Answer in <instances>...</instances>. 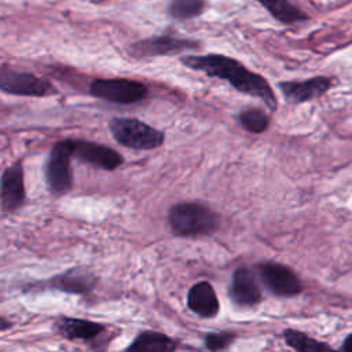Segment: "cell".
Returning <instances> with one entry per match:
<instances>
[{"label": "cell", "mask_w": 352, "mask_h": 352, "mask_svg": "<svg viewBox=\"0 0 352 352\" xmlns=\"http://www.w3.org/2000/svg\"><path fill=\"white\" fill-rule=\"evenodd\" d=\"M257 270L264 286L279 297H293L302 290L301 280L294 271L280 263H263Z\"/></svg>", "instance_id": "obj_7"}, {"label": "cell", "mask_w": 352, "mask_h": 352, "mask_svg": "<svg viewBox=\"0 0 352 352\" xmlns=\"http://www.w3.org/2000/svg\"><path fill=\"white\" fill-rule=\"evenodd\" d=\"M109 128L121 146L133 150H154L165 142L161 131L138 118H113Z\"/></svg>", "instance_id": "obj_3"}, {"label": "cell", "mask_w": 352, "mask_h": 352, "mask_svg": "<svg viewBox=\"0 0 352 352\" xmlns=\"http://www.w3.org/2000/svg\"><path fill=\"white\" fill-rule=\"evenodd\" d=\"M89 94L107 102L132 104L146 99L148 88L143 82L129 78H96L89 84Z\"/></svg>", "instance_id": "obj_5"}, {"label": "cell", "mask_w": 352, "mask_h": 352, "mask_svg": "<svg viewBox=\"0 0 352 352\" xmlns=\"http://www.w3.org/2000/svg\"><path fill=\"white\" fill-rule=\"evenodd\" d=\"M199 43L172 37V36H157L150 37L146 40H140L133 43L128 52L135 58H150V56H160V55H173L176 52H182L186 50L197 48Z\"/></svg>", "instance_id": "obj_9"}, {"label": "cell", "mask_w": 352, "mask_h": 352, "mask_svg": "<svg viewBox=\"0 0 352 352\" xmlns=\"http://www.w3.org/2000/svg\"><path fill=\"white\" fill-rule=\"evenodd\" d=\"M55 327L58 333H60L65 338L70 341L73 340L89 341L96 338L104 330V327L100 323L80 319V318H60L59 320H56Z\"/></svg>", "instance_id": "obj_14"}, {"label": "cell", "mask_w": 352, "mask_h": 352, "mask_svg": "<svg viewBox=\"0 0 352 352\" xmlns=\"http://www.w3.org/2000/svg\"><path fill=\"white\" fill-rule=\"evenodd\" d=\"M23 166L21 161L7 166L1 175V209L3 212H14L25 202Z\"/></svg>", "instance_id": "obj_10"}, {"label": "cell", "mask_w": 352, "mask_h": 352, "mask_svg": "<svg viewBox=\"0 0 352 352\" xmlns=\"http://www.w3.org/2000/svg\"><path fill=\"white\" fill-rule=\"evenodd\" d=\"M238 121L246 131H249L252 133H261V132L267 131V128L270 125L268 116L257 107H250V109L242 110L238 116Z\"/></svg>", "instance_id": "obj_20"}, {"label": "cell", "mask_w": 352, "mask_h": 352, "mask_svg": "<svg viewBox=\"0 0 352 352\" xmlns=\"http://www.w3.org/2000/svg\"><path fill=\"white\" fill-rule=\"evenodd\" d=\"M175 348V340L166 334L147 330L142 331L125 349V352H173Z\"/></svg>", "instance_id": "obj_15"}, {"label": "cell", "mask_w": 352, "mask_h": 352, "mask_svg": "<svg viewBox=\"0 0 352 352\" xmlns=\"http://www.w3.org/2000/svg\"><path fill=\"white\" fill-rule=\"evenodd\" d=\"M230 296L234 302L243 307H253L261 301V289L252 270L239 267L234 271Z\"/></svg>", "instance_id": "obj_12"}, {"label": "cell", "mask_w": 352, "mask_h": 352, "mask_svg": "<svg viewBox=\"0 0 352 352\" xmlns=\"http://www.w3.org/2000/svg\"><path fill=\"white\" fill-rule=\"evenodd\" d=\"M73 139H65L54 144L44 166L45 183L52 195H63L72 190L73 172Z\"/></svg>", "instance_id": "obj_4"}, {"label": "cell", "mask_w": 352, "mask_h": 352, "mask_svg": "<svg viewBox=\"0 0 352 352\" xmlns=\"http://www.w3.org/2000/svg\"><path fill=\"white\" fill-rule=\"evenodd\" d=\"M187 307L201 318H214L219 314L220 304L213 286L206 280L192 285L187 294Z\"/></svg>", "instance_id": "obj_13"}, {"label": "cell", "mask_w": 352, "mask_h": 352, "mask_svg": "<svg viewBox=\"0 0 352 352\" xmlns=\"http://www.w3.org/2000/svg\"><path fill=\"white\" fill-rule=\"evenodd\" d=\"M205 0H170L168 14L175 19H191L202 14Z\"/></svg>", "instance_id": "obj_19"}, {"label": "cell", "mask_w": 352, "mask_h": 352, "mask_svg": "<svg viewBox=\"0 0 352 352\" xmlns=\"http://www.w3.org/2000/svg\"><path fill=\"white\" fill-rule=\"evenodd\" d=\"M172 231L180 236H201L214 232L219 216L201 202H179L168 213Z\"/></svg>", "instance_id": "obj_2"}, {"label": "cell", "mask_w": 352, "mask_h": 352, "mask_svg": "<svg viewBox=\"0 0 352 352\" xmlns=\"http://www.w3.org/2000/svg\"><path fill=\"white\" fill-rule=\"evenodd\" d=\"M283 338L286 344L296 349L297 352H342L336 351L330 345L320 342L294 329H286L283 331Z\"/></svg>", "instance_id": "obj_18"}, {"label": "cell", "mask_w": 352, "mask_h": 352, "mask_svg": "<svg viewBox=\"0 0 352 352\" xmlns=\"http://www.w3.org/2000/svg\"><path fill=\"white\" fill-rule=\"evenodd\" d=\"M235 340V334L230 331L221 333H209L205 336V348L210 352H223L226 351Z\"/></svg>", "instance_id": "obj_21"}, {"label": "cell", "mask_w": 352, "mask_h": 352, "mask_svg": "<svg viewBox=\"0 0 352 352\" xmlns=\"http://www.w3.org/2000/svg\"><path fill=\"white\" fill-rule=\"evenodd\" d=\"M258 1L276 21L292 25L307 19V15L293 6L289 0H256Z\"/></svg>", "instance_id": "obj_17"}, {"label": "cell", "mask_w": 352, "mask_h": 352, "mask_svg": "<svg viewBox=\"0 0 352 352\" xmlns=\"http://www.w3.org/2000/svg\"><path fill=\"white\" fill-rule=\"evenodd\" d=\"M331 87V81L327 77L319 76L304 81H280L278 88L283 94L285 99L290 103H302L322 96Z\"/></svg>", "instance_id": "obj_11"}, {"label": "cell", "mask_w": 352, "mask_h": 352, "mask_svg": "<svg viewBox=\"0 0 352 352\" xmlns=\"http://www.w3.org/2000/svg\"><path fill=\"white\" fill-rule=\"evenodd\" d=\"M0 89L19 96H45L55 89L52 84L29 72H18L6 65L0 69Z\"/></svg>", "instance_id": "obj_6"}, {"label": "cell", "mask_w": 352, "mask_h": 352, "mask_svg": "<svg viewBox=\"0 0 352 352\" xmlns=\"http://www.w3.org/2000/svg\"><path fill=\"white\" fill-rule=\"evenodd\" d=\"M94 280L95 278L88 271H82L81 268H74L54 278L52 286L67 293L84 294L92 289Z\"/></svg>", "instance_id": "obj_16"}, {"label": "cell", "mask_w": 352, "mask_h": 352, "mask_svg": "<svg viewBox=\"0 0 352 352\" xmlns=\"http://www.w3.org/2000/svg\"><path fill=\"white\" fill-rule=\"evenodd\" d=\"M342 352H352V334H349L342 344Z\"/></svg>", "instance_id": "obj_22"}, {"label": "cell", "mask_w": 352, "mask_h": 352, "mask_svg": "<svg viewBox=\"0 0 352 352\" xmlns=\"http://www.w3.org/2000/svg\"><path fill=\"white\" fill-rule=\"evenodd\" d=\"M73 157L104 170H114L124 162L122 155L114 148L88 140L73 139Z\"/></svg>", "instance_id": "obj_8"}, {"label": "cell", "mask_w": 352, "mask_h": 352, "mask_svg": "<svg viewBox=\"0 0 352 352\" xmlns=\"http://www.w3.org/2000/svg\"><path fill=\"white\" fill-rule=\"evenodd\" d=\"M180 62L186 67L202 72L209 77L228 81L242 94L261 99L271 111L276 109L278 102L268 81L263 76L246 69L234 58L221 54H206L183 56Z\"/></svg>", "instance_id": "obj_1"}]
</instances>
